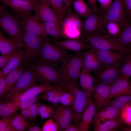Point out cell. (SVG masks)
Instances as JSON below:
<instances>
[{
    "mask_svg": "<svg viewBox=\"0 0 131 131\" xmlns=\"http://www.w3.org/2000/svg\"><path fill=\"white\" fill-rule=\"evenodd\" d=\"M0 26L8 34L11 39L23 46L22 39L24 32L20 18L1 5Z\"/></svg>",
    "mask_w": 131,
    "mask_h": 131,
    "instance_id": "6da1fadb",
    "label": "cell"
},
{
    "mask_svg": "<svg viewBox=\"0 0 131 131\" xmlns=\"http://www.w3.org/2000/svg\"><path fill=\"white\" fill-rule=\"evenodd\" d=\"M67 50L61 48L47 38H44L39 60L36 63L55 68L68 55Z\"/></svg>",
    "mask_w": 131,
    "mask_h": 131,
    "instance_id": "7a4b0ae2",
    "label": "cell"
},
{
    "mask_svg": "<svg viewBox=\"0 0 131 131\" xmlns=\"http://www.w3.org/2000/svg\"><path fill=\"white\" fill-rule=\"evenodd\" d=\"M86 52L76 53L75 56L68 55L62 61L58 69L62 77L63 83L69 82L77 83Z\"/></svg>",
    "mask_w": 131,
    "mask_h": 131,
    "instance_id": "3957f363",
    "label": "cell"
},
{
    "mask_svg": "<svg viewBox=\"0 0 131 131\" xmlns=\"http://www.w3.org/2000/svg\"><path fill=\"white\" fill-rule=\"evenodd\" d=\"M61 86L74 94V99L72 105V121L75 125L78 126L84 113L91 102L86 92L79 87L77 83H64Z\"/></svg>",
    "mask_w": 131,
    "mask_h": 131,
    "instance_id": "277c9868",
    "label": "cell"
},
{
    "mask_svg": "<svg viewBox=\"0 0 131 131\" xmlns=\"http://www.w3.org/2000/svg\"><path fill=\"white\" fill-rule=\"evenodd\" d=\"M80 38L96 49L117 51L126 55L131 53L129 47L122 46L106 34L82 35Z\"/></svg>",
    "mask_w": 131,
    "mask_h": 131,
    "instance_id": "5b68a950",
    "label": "cell"
},
{
    "mask_svg": "<svg viewBox=\"0 0 131 131\" xmlns=\"http://www.w3.org/2000/svg\"><path fill=\"white\" fill-rule=\"evenodd\" d=\"M44 38L31 33H24L22 41L25 48L26 59L28 63L33 66L37 62Z\"/></svg>",
    "mask_w": 131,
    "mask_h": 131,
    "instance_id": "8992f818",
    "label": "cell"
},
{
    "mask_svg": "<svg viewBox=\"0 0 131 131\" xmlns=\"http://www.w3.org/2000/svg\"><path fill=\"white\" fill-rule=\"evenodd\" d=\"M105 25L108 22L117 24L121 29L127 26L130 23L126 16L122 0H115L107 10L100 11Z\"/></svg>",
    "mask_w": 131,
    "mask_h": 131,
    "instance_id": "52a82bcc",
    "label": "cell"
},
{
    "mask_svg": "<svg viewBox=\"0 0 131 131\" xmlns=\"http://www.w3.org/2000/svg\"><path fill=\"white\" fill-rule=\"evenodd\" d=\"M38 82L39 79L34 71L33 66L25 69L16 83L2 98L5 101L11 100L15 95L37 85L36 83Z\"/></svg>",
    "mask_w": 131,
    "mask_h": 131,
    "instance_id": "ba28073f",
    "label": "cell"
},
{
    "mask_svg": "<svg viewBox=\"0 0 131 131\" xmlns=\"http://www.w3.org/2000/svg\"><path fill=\"white\" fill-rule=\"evenodd\" d=\"M82 23L77 14L72 13L67 15L60 21L63 37L69 40L80 39Z\"/></svg>",
    "mask_w": 131,
    "mask_h": 131,
    "instance_id": "9c48e42d",
    "label": "cell"
},
{
    "mask_svg": "<svg viewBox=\"0 0 131 131\" xmlns=\"http://www.w3.org/2000/svg\"><path fill=\"white\" fill-rule=\"evenodd\" d=\"M100 13L91 10L82 21V35L103 34L105 25Z\"/></svg>",
    "mask_w": 131,
    "mask_h": 131,
    "instance_id": "30bf717a",
    "label": "cell"
},
{
    "mask_svg": "<svg viewBox=\"0 0 131 131\" xmlns=\"http://www.w3.org/2000/svg\"><path fill=\"white\" fill-rule=\"evenodd\" d=\"M33 66L39 82L42 83H53L56 85L61 86L63 80L58 69L39 63H36Z\"/></svg>",
    "mask_w": 131,
    "mask_h": 131,
    "instance_id": "8fae6325",
    "label": "cell"
},
{
    "mask_svg": "<svg viewBox=\"0 0 131 131\" xmlns=\"http://www.w3.org/2000/svg\"><path fill=\"white\" fill-rule=\"evenodd\" d=\"M61 85L52 86L51 84L43 83L36 85L24 91L15 95L11 100L19 106L20 103L28 99L36 97L40 94L47 91L54 89H62Z\"/></svg>",
    "mask_w": 131,
    "mask_h": 131,
    "instance_id": "7c38bea8",
    "label": "cell"
},
{
    "mask_svg": "<svg viewBox=\"0 0 131 131\" xmlns=\"http://www.w3.org/2000/svg\"><path fill=\"white\" fill-rule=\"evenodd\" d=\"M33 10L39 22L50 21L60 24V21L45 0H35Z\"/></svg>",
    "mask_w": 131,
    "mask_h": 131,
    "instance_id": "4fadbf2b",
    "label": "cell"
},
{
    "mask_svg": "<svg viewBox=\"0 0 131 131\" xmlns=\"http://www.w3.org/2000/svg\"><path fill=\"white\" fill-rule=\"evenodd\" d=\"M35 0H0V2L10 8L20 18L22 19L31 16Z\"/></svg>",
    "mask_w": 131,
    "mask_h": 131,
    "instance_id": "5bb4252c",
    "label": "cell"
},
{
    "mask_svg": "<svg viewBox=\"0 0 131 131\" xmlns=\"http://www.w3.org/2000/svg\"><path fill=\"white\" fill-rule=\"evenodd\" d=\"M73 114L72 106H67L63 105L58 106L50 118L57 123L59 131L64 130L72 121Z\"/></svg>",
    "mask_w": 131,
    "mask_h": 131,
    "instance_id": "9a60e30c",
    "label": "cell"
},
{
    "mask_svg": "<svg viewBox=\"0 0 131 131\" xmlns=\"http://www.w3.org/2000/svg\"><path fill=\"white\" fill-rule=\"evenodd\" d=\"M120 62L112 64L105 68V70L97 74L98 83L112 85L121 76Z\"/></svg>",
    "mask_w": 131,
    "mask_h": 131,
    "instance_id": "2e32d148",
    "label": "cell"
},
{
    "mask_svg": "<svg viewBox=\"0 0 131 131\" xmlns=\"http://www.w3.org/2000/svg\"><path fill=\"white\" fill-rule=\"evenodd\" d=\"M112 85L98 83L94 86L91 95L95 101L97 112L107 106L110 99Z\"/></svg>",
    "mask_w": 131,
    "mask_h": 131,
    "instance_id": "e0dca14e",
    "label": "cell"
},
{
    "mask_svg": "<svg viewBox=\"0 0 131 131\" xmlns=\"http://www.w3.org/2000/svg\"><path fill=\"white\" fill-rule=\"evenodd\" d=\"M92 48L101 63V71L112 64L123 61L126 56L125 54L117 51Z\"/></svg>",
    "mask_w": 131,
    "mask_h": 131,
    "instance_id": "ac0fdd59",
    "label": "cell"
},
{
    "mask_svg": "<svg viewBox=\"0 0 131 131\" xmlns=\"http://www.w3.org/2000/svg\"><path fill=\"white\" fill-rule=\"evenodd\" d=\"M20 19L24 32L31 33L38 36L47 38L48 35L45 32L41 24L39 23L34 16H30Z\"/></svg>",
    "mask_w": 131,
    "mask_h": 131,
    "instance_id": "d6986e66",
    "label": "cell"
},
{
    "mask_svg": "<svg viewBox=\"0 0 131 131\" xmlns=\"http://www.w3.org/2000/svg\"><path fill=\"white\" fill-rule=\"evenodd\" d=\"M121 112V111L110 106H106L97 112L92 122L94 129L105 122L115 118Z\"/></svg>",
    "mask_w": 131,
    "mask_h": 131,
    "instance_id": "ffe728a7",
    "label": "cell"
},
{
    "mask_svg": "<svg viewBox=\"0 0 131 131\" xmlns=\"http://www.w3.org/2000/svg\"><path fill=\"white\" fill-rule=\"evenodd\" d=\"M127 94H131V82L121 76L111 86L109 99Z\"/></svg>",
    "mask_w": 131,
    "mask_h": 131,
    "instance_id": "44dd1931",
    "label": "cell"
},
{
    "mask_svg": "<svg viewBox=\"0 0 131 131\" xmlns=\"http://www.w3.org/2000/svg\"><path fill=\"white\" fill-rule=\"evenodd\" d=\"M58 46L66 50L72 51L77 53L83 49H91L92 46L80 39L69 40L62 41H52Z\"/></svg>",
    "mask_w": 131,
    "mask_h": 131,
    "instance_id": "7402d4cb",
    "label": "cell"
},
{
    "mask_svg": "<svg viewBox=\"0 0 131 131\" xmlns=\"http://www.w3.org/2000/svg\"><path fill=\"white\" fill-rule=\"evenodd\" d=\"M80 86L86 94L90 102H92L91 95L94 87L93 84L95 81L90 72L81 69L79 79Z\"/></svg>",
    "mask_w": 131,
    "mask_h": 131,
    "instance_id": "603a6c76",
    "label": "cell"
},
{
    "mask_svg": "<svg viewBox=\"0 0 131 131\" xmlns=\"http://www.w3.org/2000/svg\"><path fill=\"white\" fill-rule=\"evenodd\" d=\"M97 109L95 103L92 101L89 104L84 113L78 127L82 131H88L90 124L92 123Z\"/></svg>",
    "mask_w": 131,
    "mask_h": 131,
    "instance_id": "cb8c5ba5",
    "label": "cell"
},
{
    "mask_svg": "<svg viewBox=\"0 0 131 131\" xmlns=\"http://www.w3.org/2000/svg\"><path fill=\"white\" fill-rule=\"evenodd\" d=\"M25 70L20 65L7 74L6 85L2 97L12 89L24 72Z\"/></svg>",
    "mask_w": 131,
    "mask_h": 131,
    "instance_id": "d4e9b609",
    "label": "cell"
},
{
    "mask_svg": "<svg viewBox=\"0 0 131 131\" xmlns=\"http://www.w3.org/2000/svg\"><path fill=\"white\" fill-rule=\"evenodd\" d=\"M26 59L25 52L20 49L18 53L14 57L5 67L0 71V77L7 74L17 67Z\"/></svg>",
    "mask_w": 131,
    "mask_h": 131,
    "instance_id": "484cf974",
    "label": "cell"
},
{
    "mask_svg": "<svg viewBox=\"0 0 131 131\" xmlns=\"http://www.w3.org/2000/svg\"><path fill=\"white\" fill-rule=\"evenodd\" d=\"M22 46L11 39L7 38L0 32V52L1 55L13 52Z\"/></svg>",
    "mask_w": 131,
    "mask_h": 131,
    "instance_id": "4316f807",
    "label": "cell"
},
{
    "mask_svg": "<svg viewBox=\"0 0 131 131\" xmlns=\"http://www.w3.org/2000/svg\"><path fill=\"white\" fill-rule=\"evenodd\" d=\"M125 124L120 114L115 118L108 121L94 129L95 131H109L116 130L120 127L125 126Z\"/></svg>",
    "mask_w": 131,
    "mask_h": 131,
    "instance_id": "83f0119b",
    "label": "cell"
},
{
    "mask_svg": "<svg viewBox=\"0 0 131 131\" xmlns=\"http://www.w3.org/2000/svg\"><path fill=\"white\" fill-rule=\"evenodd\" d=\"M130 105H131V94H127L109 100L107 106H111L121 111L125 106Z\"/></svg>",
    "mask_w": 131,
    "mask_h": 131,
    "instance_id": "f1b7e54d",
    "label": "cell"
},
{
    "mask_svg": "<svg viewBox=\"0 0 131 131\" xmlns=\"http://www.w3.org/2000/svg\"><path fill=\"white\" fill-rule=\"evenodd\" d=\"M114 40L122 46L129 47L131 46V23L120 31Z\"/></svg>",
    "mask_w": 131,
    "mask_h": 131,
    "instance_id": "f546056e",
    "label": "cell"
},
{
    "mask_svg": "<svg viewBox=\"0 0 131 131\" xmlns=\"http://www.w3.org/2000/svg\"><path fill=\"white\" fill-rule=\"evenodd\" d=\"M29 121L21 114L17 113L13 115L12 118L13 125L17 131H24L33 125Z\"/></svg>",
    "mask_w": 131,
    "mask_h": 131,
    "instance_id": "4dcf8cb0",
    "label": "cell"
},
{
    "mask_svg": "<svg viewBox=\"0 0 131 131\" xmlns=\"http://www.w3.org/2000/svg\"><path fill=\"white\" fill-rule=\"evenodd\" d=\"M45 0L51 8L60 21L67 16L64 4L61 0Z\"/></svg>",
    "mask_w": 131,
    "mask_h": 131,
    "instance_id": "1f68e13d",
    "label": "cell"
},
{
    "mask_svg": "<svg viewBox=\"0 0 131 131\" xmlns=\"http://www.w3.org/2000/svg\"><path fill=\"white\" fill-rule=\"evenodd\" d=\"M19 106L12 101H0V116L1 118L8 117L15 114Z\"/></svg>",
    "mask_w": 131,
    "mask_h": 131,
    "instance_id": "d6a6232c",
    "label": "cell"
},
{
    "mask_svg": "<svg viewBox=\"0 0 131 131\" xmlns=\"http://www.w3.org/2000/svg\"><path fill=\"white\" fill-rule=\"evenodd\" d=\"M95 54L92 47L86 51L83 60L82 69L90 72L91 71L92 65Z\"/></svg>",
    "mask_w": 131,
    "mask_h": 131,
    "instance_id": "836d02e7",
    "label": "cell"
},
{
    "mask_svg": "<svg viewBox=\"0 0 131 131\" xmlns=\"http://www.w3.org/2000/svg\"><path fill=\"white\" fill-rule=\"evenodd\" d=\"M121 28L116 23L109 22L106 25L105 31L106 35L110 38L115 40L118 37Z\"/></svg>",
    "mask_w": 131,
    "mask_h": 131,
    "instance_id": "e575fe53",
    "label": "cell"
},
{
    "mask_svg": "<svg viewBox=\"0 0 131 131\" xmlns=\"http://www.w3.org/2000/svg\"><path fill=\"white\" fill-rule=\"evenodd\" d=\"M73 6L77 14L82 17H86L91 10L83 0H75L73 2Z\"/></svg>",
    "mask_w": 131,
    "mask_h": 131,
    "instance_id": "d590c367",
    "label": "cell"
},
{
    "mask_svg": "<svg viewBox=\"0 0 131 131\" xmlns=\"http://www.w3.org/2000/svg\"><path fill=\"white\" fill-rule=\"evenodd\" d=\"M120 68L121 76L129 79L131 76V53L126 56Z\"/></svg>",
    "mask_w": 131,
    "mask_h": 131,
    "instance_id": "8d00e7d4",
    "label": "cell"
},
{
    "mask_svg": "<svg viewBox=\"0 0 131 131\" xmlns=\"http://www.w3.org/2000/svg\"><path fill=\"white\" fill-rule=\"evenodd\" d=\"M13 115L2 118L0 119V131H17L12 123V118Z\"/></svg>",
    "mask_w": 131,
    "mask_h": 131,
    "instance_id": "74e56055",
    "label": "cell"
},
{
    "mask_svg": "<svg viewBox=\"0 0 131 131\" xmlns=\"http://www.w3.org/2000/svg\"><path fill=\"white\" fill-rule=\"evenodd\" d=\"M65 91L61 95L59 102L62 105L72 106L74 99V93L71 91Z\"/></svg>",
    "mask_w": 131,
    "mask_h": 131,
    "instance_id": "f35d334b",
    "label": "cell"
},
{
    "mask_svg": "<svg viewBox=\"0 0 131 131\" xmlns=\"http://www.w3.org/2000/svg\"><path fill=\"white\" fill-rule=\"evenodd\" d=\"M41 25L46 33L51 36L55 41H57L63 37L61 27H51Z\"/></svg>",
    "mask_w": 131,
    "mask_h": 131,
    "instance_id": "ab89813d",
    "label": "cell"
},
{
    "mask_svg": "<svg viewBox=\"0 0 131 131\" xmlns=\"http://www.w3.org/2000/svg\"><path fill=\"white\" fill-rule=\"evenodd\" d=\"M21 47H20L10 53L1 55L0 57V68H2L19 52Z\"/></svg>",
    "mask_w": 131,
    "mask_h": 131,
    "instance_id": "60d3db41",
    "label": "cell"
},
{
    "mask_svg": "<svg viewBox=\"0 0 131 131\" xmlns=\"http://www.w3.org/2000/svg\"><path fill=\"white\" fill-rule=\"evenodd\" d=\"M125 124L131 126V105H128L124 108L120 114Z\"/></svg>",
    "mask_w": 131,
    "mask_h": 131,
    "instance_id": "b9f144b4",
    "label": "cell"
},
{
    "mask_svg": "<svg viewBox=\"0 0 131 131\" xmlns=\"http://www.w3.org/2000/svg\"><path fill=\"white\" fill-rule=\"evenodd\" d=\"M41 129L42 131H57L58 130V127L56 122L51 118L44 123Z\"/></svg>",
    "mask_w": 131,
    "mask_h": 131,
    "instance_id": "7bdbcfd3",
    "label": "cell"
},
{
    "mask_svg": "<svg viewBox=\"0 0 131 131\" xmlns=\"http://www.w3.org/2000/svg\"><path fill=\"white\" fill-rule=\"evenodd\" d=\"M41 98V95H38L22 102L20 103L18 109L22 110L29 108L31 105L35 104L37 100Z\"/></svg>",
    "mask_w": 131,
    "mask_h": 131,
    "instance_id": "ee69618b",
    "label": "cell"
},
{
    "mask_svg": "<svg viewBox=\"0 0 131 131\" xmlns=\"http://www.w3.org/2000/svg\"><path fill=\"white\" fill-rule=\"evenodd\" d=\"M127 18L131 23V0H122Z\"/></svg>",
    "mask_w": 131,
    "mask_h": 131,
    "instance_id": "f6af8a7d",
    "label": "cell"
},
{
    "mask_svg": "<svg viewBox=\"0 0 131 131\" xmlns=\"http://www.w3.org/2000/svg\"><path fill=\"white\" fill-rule=\"evenodd\" d=\"M41 104L35 103L29 107L31 115V122H34L36 121V117L38 115V108Z\"/></svg>",
    "mask_w": 131,
    "mask_h": 131,
    "instance_id": "bcb514c9",
    "label": "cell"
},
{
    "mask_svg": "<svg viewBox=\"0 0 131 131\" xmlns=\"http://www.w3.org/2000/svg\"><path fill=\"white\" fill-rule=\"evenodd\" d=\"M63 89L55 96L45 98L43 99L53 104H57L60 102L61 95L65 91Z\"/></svg>",
    "mask_w": 131,
    "mask_h": 131,
    "instance_id": "7dc6e473",
    "label": "cell"
},
{
    "mask_svg": "<svg viewBox=\"0 0 131 131\" xmlns=\"http://www.w3.org/2000/svg\"><path fill=\"white\" fill-rule=\"evenodd\" d=\"M100 4V11L107 10L112 4L113 0H98Z\"/></svg>",
    "mask_w": 131,
    "mask_h": 131,
    "instance_id": "c3c4849f",
    "label": "cell"
},
{
    "mask_svg": "<svg viewBox=\"0 0 131 131\" xmlns=\"http://www.w3.org/2000/svg\"><path fill=\"white\" fill-rule=\"evenodd\" d=\"M62 89H54L47 91L41 95V98L43 99L45 98L53 96L59 92Z\"/></svg>",
    "mask_w": 131,
    "mask_h": 131,
    "instance_id": "681fc988",
    "label": "cell"
},
{
    "mask_svg": "<svg viewBox=\"0 0 131 131\" xmlns=\"http://www.w3.org/2000/svg\"><path fill=\"white\" fill-rule=\"evenodd\" d=\"M7 74L0 77V96L2 97L3 96L6 83Z\"/></svg>",
    "mask_w": 131,
    "mask_h": 131,
    "instance_id": "f907efd6",
    "label": "cell"
},
{
    "mask_svg": "<svg viewBox=\"0 0 131 131\" xmlns=\"http://www.w3.org/2000/svg\"><path fill=\"white\" fill-rule=\"evenodd\" d=\"M64 4L66 11L67 15L71 13V6L73 0H61Z\"/></svg>",
    "mask_w": 131,
    "mask_h": 131,
    "instance_id": "816d5d0a",
    "label": "cell"
},
{
    "mask_svg": "<svg viewBox=\"0 0 131 131\" xmlns=\"http://www.w3.org/2000/svg\"><path fill=\"white\" fill-rule=\"evenodd\" d=\"M54 111L52 108L41 114L40 115L43 119H46L50 117L51 115L53 113Z\"/></svg>",
    "mask_w": 131,
    "mask_h": 131,
    "instance_id": "f5cc1de1",
    "label": "cell"
},
{
    "mask_svg": "<svg viewBox=\"0 0 131 131\" xmlns=\"http://www.w3.org/2000/svg\"><path fill=\"white\" fill-rule=\"evenodd\" d=\"M88 0L91 7V9L93 11L99 12L100 13V10L97 6L96 3V0Z\"/></svg>",
    "mask_w": 131,
    "mask_h": 131,
    "instance_id": "db71d44e",
    "label": "cell"
},
{
    "mask_svg": "<svg viewBox=\"0 0 131 131\" xmlns=\"http://www.w3.org/2000/svg\"><path fill=\"white\" fill-rule=\"evenodd\" d=\"M64 131H82L78 127L72 123L70 124L64 130Z\"/></svg>",
    "mask_w": 131,
    "mask_h": 131,
    "instance_id": "11a10c76",
    "label": "cell"
},
{
    "mask_svg": "<svg viewBox=\"0 0 131 131\" xmlns=\"http://www.w3.org/2000/svg\"><path fill=\"white\" fill-rule=\"evenodd\" d=\"M20 114L31 121V115L29 108L22 110Z\"/></svg>",
    "mask_w": 131,
    "mask_h": 131,
    "instance_id": "9f6ffc18",
    "label": "cell"
},
{
    "mask_svg": "<svg viewBox=\"0 0 131 131\" xmlns=\"http://www.w3.org/2000/svg\"><path fill=\"white\" fill-rule=\"evenodd\" d=\"M51 108L49 106L41 104L38 108V115H40L41 113Z\"/></svg>",
    "mask_w": 131,
    "mask_h": 131,
    "instance_id": "6f0895ef",
    "label": "cell"
},
{
    "mask_svg": "<svg viewBox=\"0 0 131 131\" xmlns=\"http://www.w3.org/2000/svg\"><path fill=\"white\" fill-rule=\"evenodd\" d=\"M27 131H41V129L39 126H33L29 127Z\"/></svg>",
    "mask_w": 131,
    "mask_h": 131,
    "instance_id": "680465c9",
    "label": "cell"
},
{
    "mask_svg": "<svg viewBox=\"0 0 131 131\" xmlns=\"http://www.w3.org/2000/svg\"><path fill=\"white\" fill-rule=\"evenodd\" d=\"M11 0V1H14V0H27L29 1H33L34 0Z\"/></svg>",
    "mask_w": 131,
    "mask_h": 131,
    "instance_id": "91938a15",
    "label": "cell"
},
{
    "mask_svg": "<svg viewBox=\"0 0 131 131\" xmlns=\"http://www.w3.org/2000/svg\"><path fill=\"white\" fill-rule=\"evenodd\" d=\"M129 48L130 49V51L131 52V46H130V47H129Z\"/></svg>",
    "mask_w": 131,
    "mask_h": 131,
    "instance_id": "94428289",
    "label": "cell"
}]
</instances>
